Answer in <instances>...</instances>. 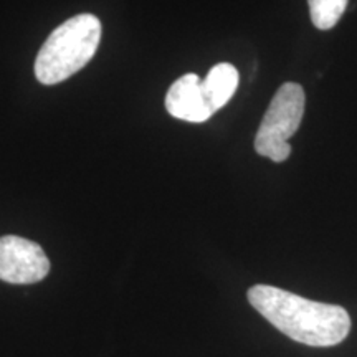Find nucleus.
Returning a JSON list of instances; mask_svg holds the SVG:
<instances>
[{"label": "nucleus", "mask_w": 357, "mask_h": 357, "mask_svg": "<svg viewBox=\"0 0 357 357\" xmlns=\"http://www.w3.org/2000/svg\"><path fill=\"white\" fill-rule=\"evenodd\" d=\"M248 301L278 331L301 344L336 346L351 331V316L342 306L306 300L287 289L255 284L248 289Z\"/></svg>", "instance_id": "nucleus-1"}, {"label": "nucleus", "mask_w": 357, "mask_h": 357, "mask_svg": "<svg viewBox=\"0 0 357 357\" xmlns=\"http://www.w3.org/2000/svg\"><path fill=\"white\" fill-rule=\"evenodd\" d=\"M50 271V260L32 240L0 236V280L10 284H33Z\"/></svg>", "instance_id": "nucleus-4"}, {"label": "nucleus", "mask_w": 357, "mask_h": 357, "mask_svg": "<svg viewBox=\"0 0 357 357\" xmlns=\"http://www.w3.org/2000/svg\"><path fill=\"white\" fill-rule=\"evenodd\" d=\"M101 22L79 13L48 35L35 60V77L42 84L61 83L84 68L100 47Z\"/></svg>", "instance_id": "nucleus-2"}, {"label": "nucleus", "mask_w": 357, "mask_h": 357, "mask_svg": "<svg viewBox=\"0 0 357 357\" xmlns=\"http://www.w3.org/2000/svg\"><path fill=\"white\" fill-rule=\"evenodd\" d=\"M307 3L312 25L319 30H329L342 17L347 0H307Z\"/></svg>", "instance_id": "nucleus-7"}, {"label": "nucleus", "mask_w": 357, "mask_h": 357, "mask_svg": "<svg viewBox=\"0 0 357 357\" xmlns=\"http://www.w3.org/2000/svg\"><path fill=\"white\" fill-rule=\"evenodd\" d=\"M166 109L174 118L189 123H204L215 113L205 98L202 79L195 73L184 75L169 88Z\"/></svg>", "instance_id": "nucleus-5"}, {"label": "nucleus", "mask_w": 357, "mask_h": 357, "mask_svg": "<svg viewBox=\"0 0 357 357\" xmlns=\"http://www.w3.org/2000/svg\"><path fill=\"white\" fill-rule=\"evenodd\" d=\"M238 86V71L230 63H218L208 71L207 78L202 79V88L208 105L213 111H218L230 98L235 95Z\"/></svg>", "instance_id": "nucleus-6"}, {"label": "nucleus", "mask_w": 357, "mask_h": 357, "mask_svg": "<svg viewBox=\"0 0 357 357\" xmlns=\"http://www.w3.org/2000/svg\"><path fill=\"white\" fill-rule=\"evenodd\" d=\"M305 114V91L298 83L281 84L268 106L255 136V151L273 162H283L291 154L288 139L298 131Z\"/></svg>", "instance_id": "nucleus-3"}]
</instances>
